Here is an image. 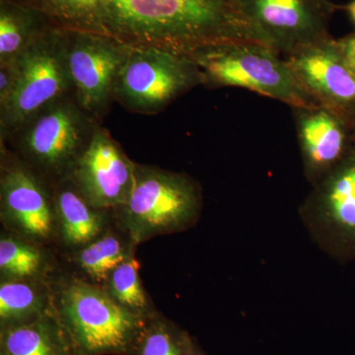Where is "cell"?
I'll use <instances>...</instances> for the list:
<instances>
[{
    "mask_svg": "<svg viewBox=\"0 0 355 355\" xmlns=\"http://www.w3.org/2000/svg\"><path fill=\"white\" fill-rule=\"evenodd\" d=\"M312 224L331 249L355 254V162L336 172L324 187Z\"/></svg>",
    "mask_w": 355,
    "mask_h": 355,
    "instance_id": "4fadbf2b",
    "label": "cell"
},
{
    "mask_svg": "<svg viewBox=\"0 0 355 355\" xmlns=\"http://www.w3.org/2000/svg\"><path fill=\"white\" fill-rule=\"evenodd\" d=\"M50 26L34 8L13 0H0V64L17 60Z\"/></svg>",
    "mask_w": 355,
    "mask_h": 355,
    "instance_id": "9a60e30c",
    "label": "cell"
},
{
    "mask_svg": "<svg viewBox=\"0 0 355 355\" xmlns=\"http://www.w3.org/2000/svg\"><path fill=\"white\" fill-rule=\"evenodd\" d=\"M123 243L106 235L86 245L79 254V265L96 282L109 279L114 270L130 259Z\"/></svg>",
    "mask_w": 355,
    "mask_h": 355,
    "instance_id": "ac0fdd59",
    "label": "cell"
},
{
    "mask_svg": "<svg viewBox=\"0 0 355 355\" xmlns=\"http://www.w3.org/2000/svg\"><path fill=\"white\" fill-rule=\"evenodd\" d=\"M349 11L350 15H352V19H354L355 23V0L354 1H352V3L349 4Z\"/></svg>",
    "mask_w": 355,
    "mask_h": 355,
    "instance_id": "484cf974",
    "label": "cell"
},
{
    "mask_svg": "<svg viewBox=\"0 0 355 355\" xmlns=\"http://www.w3.org/2000/svg\"><path fill=\"white\" fill-rule=\"evenodd\" d=\"M43 14L55 27L105 33L103 0H13Z\"/></svg>",
    "mask_w": 355,
    "mask_h": 355,
    "instance_id": "e0dca14e",
    "label": "cell"
},
{
    "mask_svg": "<svg viewBox=\"0 0 355 355\" xmlns=\"http://www.w3.org/2000/svg\"><path fill=\"white\" fill-rule=\"evenodd\" d=\"M338 49L347 67L355 73V36L338 43Z\"/></svg>",
    "mask_w": 355,
    "mask_h": 355,
    "instance_id": "d4e9b609",
    "label": "cell"
},
{
    "mask_svg": "<svg viewBox=\"0 0 355 355\" xmlns=\"http://www.w3.org/2000/svg\"><path fill=\"white\" fill-rule=\"evenodd\" d=\"M98 125L69 95L33 116L8 140L27 163L60 181L69 176Z\"/></svg>",
    "mask_w": 355,
    "mask_h": 355,
    "instance_id": "3957f363",
    "label": "cell"
},
{
    "mask_svg": "<svg viewBox=\"0 0 355 355\" xmlns=\"http://www.w3.org/2000/svg\"><path fill=\"white\" fill-rule=\"evenodd\" d=\"M198 209L200 196L188 178L137 164L132 193L119 209L132 241L140 243L186 228Z\"/></svg>",
    "mask_w": 355,
    "mask_h": 355,
    "instance_id": "5b68a950",
    "label": "cell"
},
{
    "mask_svg": "<svg viewBox=\"0 0 355 355\" xmlns=\"http://www.w3.org/2000/svg\"><path fill=\"white\" fill-rule=\"evenodd\" d=\"M17 80L0 111V137L7 141L28 120L62 98L73 95L62 29L50 26L17 60Z\"/></svg>",
    "mask_w": 355,
    "mask_h": 355,
    "instance_id": "277c9868",
    "label": "cell"
},
{
    "mask_svg": "<svg viewBox=\"0 0 355 355\" xmlns=\"http://www.w3.org/2000/svg\"><path fill=\"white\" fill-rule=\"evenodd\" d=\"M60 309L74 338L90 354L121 350L137 329V315L116 302L109 292L76 282L62 289Z\"/></svg>",
    "mask_w": 355,
    "mask_h": 355,
    "instance_id": "9c48e42d",
    "label": "cell"
},
{
    "mask_svg": "<svg viewBox=\"0 0 355 355\" xmlns=\"http://www.w3.org/2000/svg\"><path fill=\"white\" fill-rule=\"evenodd\" d=\"M137 165L108 130L98 125L69 178L95 209H120L132 193Z\"/></svg>",
    "mask_w": 355,
    "mask_h": 355,
    "instance_id": "30bf717a",
    "label": "cell"
},
{
    "mask_svg": "<svg viewBox=\"0 0 355 355\" xmlns=\"http://www.w3.org/2000/svg\"><path fill=\"white\" fill-rule=\"evenodd\" d=\"M17 64H0V111L8 104L17 80Z\"/></svg>",
    "mask_w": 355,
    "mask_h": 355,
    "instance_id": "cb8c5ba5",
    "label": "cell"
},
{
    "mask_svg": "<svg viewBox=\"0 0 355 355\" xmlns=\"http://www.w3.org/2000/svg\"><path fill=\"white\" fill-rule=\"evenodd\" d=\"M187 355H202V354H195V352H193V350H191V352H187Z\"/></svg>",
    "mask_w": 355,
    "mask_h": 355,
    "instance_id": "4316f807",
    "label": "cell"
},
{
    "mask_svg": "<svg viewBox=\"0 0 355 355\" xmlns=\"http://www.w3.org/2000/svg\"><path fill=\"white\" fill-rule=\"evenodd\" d=\"M202 77L186 55L130 44L114 86V101L132 113L154 114Z\"/></svg>",
    "mask_w": 355,
    "mask_h": 355,
    "instance_id": "8992f818",
    "label": "cell"
},
{
    "mask_svg": "<svg viewBox=\"0 0 355 355\" xmlns=\"http://www.w3.org/2000/svg\"><path fill=\"white\" fill-rule=\"evenodd\" d=\"M41 254L36 248L16 238L0 240V270L14 279L32 277L41 266Z\"/></svg>",
    "mask_w": 355,
    "mask_h": 355,
    "instance_id": "ffe728a7",
    "label": "cell"
},
{
    "mask_svg": "<svg viewBox=\"0 0 355 355\" xmlns=\"http://www.w3.org/2000/svg\"><path fill=\"white\" fill-rule=\"evenodd\" d=\"M55 216L69 246H86L102 232L103 218L83 197L69 177L57 181L53 196Z\"/></svg>",
    "mask_w": 355,
    "mask_h": 355,
    "instance_id": "5bb4252c",
    "label": "cell"
},
{
    "mask_svg": "<svg viewBox=\"0 0 355 355\" xmlns=\"http://www.w3.org/2000/svg\"><path fill=\"white\" fill-rule=\"evenodd\" d=\"M103 11L107 34L186 57L216 44L253 41L235 0H103Z\"/></svg>",
    "mask_w": 355,
    "mask_h": 355,
    "instance_id": "6da1fadb",
    "label": "cell"
},
{
    "mask_svg": "<svg viewBox=\"0 0 355 355\" xmlns=\"http://www.w3.org/2000/svg\"><path fill=\"white\" fill-rule=\"evenodd\" d=\"M6 355H57L55 345L42 324L10 329L3 340Z\"/></svg>",
    "mask_w": 355,
    "mask_h": 355,
    "instance_id": "7402d4cb",
    "label": "cell"
},
{
    "mask_svg": "<svg viewBox=\"0 0 355 355\" xmlns=\"http://www.w3.org/2000/svg\"><path fill=\"white\" fill-rule=\"evenodd\" d=\"M42 302L39 292L27 282L10 280L0 286V317L4 321L30 316L38 312Z\"/></svg>",
    "mask_w": 355,
    "mask_h": 355,
    "instance_id": "44dd1931",
    "label": "cell"
},
{
    "mask_svg": "<svg viewBox=\"0 0 355 355\" xmlns=\"http://www.w3.org/2000/svg\"><path fill=\"white\" fill-rule=\"evenodd\" d=\"M300 133L306 158L313 167H328L342 154L345 142L342 128L329 112L311 110L301 121Z\"/></svg>",
    "mask_w": 355,
    "mask_h": 355,
    "instance_id": "2e32d148",
    "label": "cell"
},
{
    "mask_svg": "<svg viewBox=\"0 0 355 355\" xmlns=\"http://www.w3.org/2000/svg\"><path fill=\"white\" fill-rule=\"evenodd\" d=\"M279 51L253 41H236L207 46L188 55L203 81L247 88L295 108L319 109L303 89Z\"/></svg>",
    "mask_w": 355,
    "mask_h": 355,
    "instance_id": "7a4b0ae2",
    "label": "cell"
},
{
    "mask_svg": "<svg viewBox=\"0 0 355 355\" xmlns=\"http://www.w3.org/2000/svg\"><path fill=\"white\" fill-rule=\"evenodd\" d=\"M287 64L303 89L327 106L355 102V73L345 64L338 43L329 39L291 53Z\"/></svg>",
    "mask_w": 355,
    "mask_h": 355,
    "instance_id": "7c38bea8",
    "label": "cell"
},
{
    "mask_svg": "<svg viewBox=\"0 0 355 355\" xmlns=\"http://www.w3.org/2000/svg\"><path fill=\"white\" fill-rule=\"evenodd\" d=\"M109 293L133 314L139 315L148 308V300L139 277V263L130 258L119 266L109 277Z\"/></svg>",
    "mask_w": 355,
    "mask_h": 355,
    "instance_id": "d6986e66",
    "label": "cell"
},
{
    "mask_svg": "<svg viewBox=\"0 0 355 355\" xmlns=\"http://www.w3.org/2000/svg\"><path fill=\"white\" fill-rule=\"evenodd\" d=\"M250 37L279 51H294L328 39L335 6L330 0H235Z\"/></svg>",
    "mask_w": 355,
    "mask_h": 355,
    "instance_id": "ba28073f",
    "label": "cell"
},
{
    "mask_svg": "<svg viewBox=\"0 0 355 355\" xmlns=\"http://www.w3.org/2000/svg\"><path fill=\"white\" fill-rule=\"evenodd\" d=\"M186 349L171 331L160 326L144 338L141 355H187Z\"/></svg>",
    "mask_w": 355,
    "mask_h": 355,
    "instance_id": "603a6c76",
    "label": "cell"
},
{
    "mask_svg": "<svg viewBox=\"0 0 355 355\" xmlns=\"http://www.w3.org/2000/svg\"><path fill=\"white\" fill-rule=\"evenodd\" d=\"M62 29L77 104L99 121L114 101V86L130 44L105 33Z\"/></svg>",
    "mask_w": 355,
    "mask_h": 355,
    "instance_id": "52a82bcc",
    "label": "cell"
},
{
    "mask_svg": "<svg viewBox=\"0 0 355 355\" xmlns=\"http://www.w3.org/2000/svg\"><path fill=\"white\" fill-rule=\"evenodd\" d=\"M1 214L21 234L46 239L53 229V198L41 178L27 164L8 162L2 167L0 180Z\"/></svg>",
    "mask_w": 355,
    "mask_h": 355,
    "instance_id": "8fae6325",
    "label": "cell"
}]
</instances>
